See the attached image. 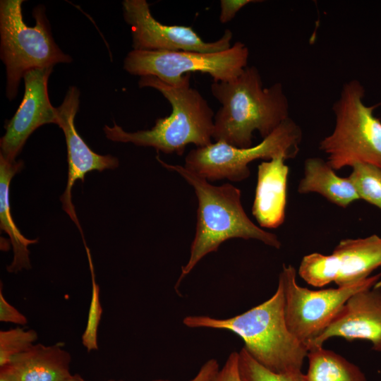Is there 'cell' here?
Wrapping results in <instances>:
<instances>
[{
	"label": "cell",
	"instance_id": "obj_22",
	"mask_svg": "<svg viewBox=\"0 0 381 381\" xmlns=\"http://www.w3.org/2000/svg\"><path fill=\"white\" fill-rule=\"evenodd\" d=\"M37 339L35 330L15 328L0 332V367L7 365L11 358L29 349Z\"/></svg>",
	"mask_w": 381,
	"mask_h": 381
},
{
	"label": "cell",
	"instance_id": "obj_8",
	"mask_svg": "<svg viewBox=\"0 0 381 381\" xmlns=\"http://www.w3.org/2000/svg\"><path fill=\"white\" fill-rule=\"evenodd\" d=\"M249 50L241 42L224 51L204 53L192 51L129 52L123 68L131 75H153L171 86L181 85L186 74H209L214 81H226L238 76L248 66Z\"/></svg>",
	"mask_w": 381,
	"mask_h": 381
},
{
	"label": "cell",
	"instance_id": "obj_2",
	"mask_svg": "<svg viewBox=\"0 0 381 381\" xmlns=\"http://www.w3.org/2000/svg\"><path fill=\"white\" fill-rule=\"evenodd\" d=\"M157 159L164 168L178 173L193 188L198 202L190 256L181 267L176 288L205 256L217 251L220 245L229 239H255L268 246L280 248L282 243L277 235L262 229L246 214L238 188L229 183L221 186L210 184L184 166L165 163L158 156Z\"/></svg>",
	"mask_w": 381,
	"mask_h": 381
},
{
	"label": "cell",
	"instance_id": "obj_5",
	"mask_svg": "<svg viewBox=\"0 0 381 381\" xmlns=\"http://www.w3.org/2000/svg\"><path fill=\"white\" fill-rule=\"evenodd\" d=\"M23 0L0 1L1 59L6 69V96L15 99L24 74L35 68L70 63L72 58L56 44L43 6L35 7L34 27L28 26L22 14Z\"/></svg>",
	"mask_w": 381,
	"mask_h": 381
},
{
	"label": "cell",
	"instance_id": "obj_7",
	"mask_svg": "<svg viewBox=\"0 0 381 381\" xmlns=\"http://www.w3.org/2000/svg\"><path fill=\"white\" fill-rule=\"evenodd\" d=\"M302 138L300 126L289 118L260 143L249 147L238 148L218 141L193 149L185 157L184 167L208 181H241L249 177L248 164L256 159L267 161L279 155L286 159L294 158Z\"/></svg>",
	"mask_w": 381,
	"mask_h": 381
},
{
	"label": "cell",
	"instance_id": "obj_10",
	"mask_svg": "<svg viewBox=\"0 0 381 381\" xmlns=\"http://www.w3.org/2000/svg\"><path fill=\"white\" fill-rule=\"evenodd\" d=\"M381 267V237L341 240L331 255L313 253L305 255L298 268L307 284L322 287L334 282L338 287L353 284L370 277Z\"/></svg>",
	"mask_w": 381,
	"mask_h": 381
},
{
	"label": "cell",
	"instance_id": "obj_13",
	"mask_svg": "<svg viewBox=\"0 0 381 381\" xmlns=\"http://www.w3.org/2000/svg\"><path fill=\"white\" fill-rule=\"evenodd\" d=\"M79 97V90L74 86L69 87L63 102L57 107V125L63 130L66 138L68 164L66 187L60 200L64 210L78 227L84 239L72 202L73 186L77 180L83 181L87 173L94 170L114 169L118 167L119 162L112 155H101L93 152L78 134L74 119L78 110Z\"/></svg>",
	"mask_w": 381,
	"mask_h": 381
},
{
	"label": "cell",
	"instance_id": "obj_12",
	"mask_svg": "<svg viewBox=\"0 0 381 381\" xmlns=\"http://www.w3.org/2000/svg\"><path fill=\"white\" fill-rule=\"evenodd\" d=\"M54 66L35 68L23 75L25 92L13 116L6 124V133L0 140V156L16 162L28 137L47 123L58 124L57 108L49 100L47 83Z\"/></svg>",
	"mask_w": 381,
	"mask_h": 381
},
{
	"label": "cell",
	"instance_id": "obj_24",
	"mask_svg": "<svg viewBox=\"0 0 381 381\" xmlns=\"http://www.w3.org/2000/svg\"><path fill=\"white\" fill-rule=\"evenodd\" d=\"M214 381H241L238 368V352L234 351L229 355Z\"/></svg>",
	"mask_w": 381,
	"mask_h": 381
},
{
	"label": "cell",
	"instance_id": "obj_26",
	"mask_svg": "<svg viewBox=\"0 0 381 381\" xmlns=\"http://www.w3.org/2000/svg\"><path fill=\"white\" fill-rule=\"evenodd\" d=\"M0 320L23 325L28 322L26 317L6 301L1 291V286L0 290Z\"/></svg>",
	"mask_w": 381,
	"mask_h": 381
},
{
	"label": "cell",
	"instance_id": "obj_27",
	"mask_svg": "<svg viewBox=\"0 0 381 381\" xmlns=\"http://www.w3.org/2000/svg\"><path fill=\"white\" fill-rule=\"evenodd\" d=\"M220 368L218 361L210 358L200 368L198 373L189 381H214ZM153 381H170L167 380H155Z\"/></svg>",
	"mask_w": 381,
	"mask_h": 381
},
{
	"label": "cell",
	"instance_id": "obj_23",
	"mask_svg": "<svg viewBox=\"0 0 381 381\" xmlns=\"http://www.w3.org/2000/svg\"><path fill=\"white\" fill-rule=\"evenodd\" d=\"M87 252L92 278V296L88 311L86 328L82 335V343L87 351L98 349L97 329L99 327L102 308L99 300V286L96 283L94 266L90 250L85 246Z\"/></svg>",
	"mask_w": 381,
	"mask_h": 381
},
{
	"label": "cell",
	"instance_id": "obj_18",
	"mask_svg": "<svg viewBox=\"0 0 381 381\" xmlns=\"http://www.w3.org/2000/svg\"><path fill=\"white\" fill-rule=\"evenodd\" d=\"M23 167L22 161L10 162L0 156V227L1 231L8 235L13 248V262L7 267V270L10 272H17L22 269H30V252L28 246L37 242V239H28L20 233L11 213L10 183L14 175L19 172Z\"/></svg>",
	"mask_w": 381,
	"mask_h": 381
},
{
	"label": "cell",
	"instance_id": "obj_20",
	"mask_svg": "<svg viewBox=\"0 0 381 381\" xmlns=\"http://www.w3.org/2000/svg\"><path fill=\"white\" fill-rule=\"evenodd\" d=\"M348 177L360 199L381 210V168L370 164H356Z\"/></svg>",
	"mask_w": 381,
	"mask_h": 381
},
{
	"label": "cell",
	"instance_id": "obj_29",
	"mask_svg": "<svg viewBox=\"0 0 381 381\" xmlns=\"http://www.w3.org/2000/svg\"><path fill=\"white\" fill-rule=\"evenodd\" d=\"M62 381H86L85 380H84L81 376H80L78 374H75V375H69L68 377H67L66 378H65L64 380H63ZM108 381H116V380H108ZM119 381H122V380H119Z\"/></svg>",
	"mask_w": 381,
	"mask_h": 381
},
{
	"label": "cell",
	"instance_id": "obj_21",
	"mask_svg": "<svg viewBox=\"0 0 381 381\" xmlns=\"http://www.w3.org/2000/svg\"><path fill=\"white\" fill-rule=\"evenodd\" d=\"M238 368L241 381H306L302 372L275 373L258 363L245 349L238 352Z\"/></svg>",
	"mask_w": 381,
	"mask_h": 381
},
{
	"label": "cell",
	"instance_id": "obj_11",
	"mask_svg": "<svg viewBox=\"0 0 381 381\" xmlns=\"http://www.w3.org/2000/svg\"><path fill=\"white\" fill-rule=\"evenodd\" d=\"M125 21L131 26L133 50L217 52L229 49L233 34L226 30L214 42H205L190 26L168 25L152 15L146 0L122 2Z\"/></svg>",
	"mask_w": 381,
	"mask_h": 381
},
{
	"label": "cell",
	"instance_id": "obj_9",
	"mask_svg": "<svg viewBox=\"0 0 381 381\" xmlns=\"http://www.w3.org/2000/svg\"><path fill=\"white\" fill-rule=\"evenodd\" d=\"M380 277L381 272L349 286L313 291L297 284L293 266L283 265L279 280L284 291V314L289 330L306 347L329 325L353 294L373 287Z\"/></svg>",
	"mask_w": 381,
	"mask_h": 381
},
{
	"label": "cell",
	"instance_id": "obj_19",
	"mask_svg": "<svg viewBox=\"0 0 381 381\" xmlns=\"http://www.w3.org/2000/svg\"><path fill=\"white\" fill-rule=\"evenodd\" d=\"M307 358L306 381H368L357 365L322 346L310 349Z\"/></svg>",
	"mask_w": 381,
	"mask_h": 381
},
{
	"label": "cell",
	"instance_id": "obj_3",
	"mask_svg": "<svg viewBox=\"0 0 381 381\" xmlns=\"http://www.w3.org/2000/svg\"><path fill=\"white\" fill-rule=\"evenodd\" d=\"M284 306V287L279 280L272 297L240 315L226 319L188 315L183 323L190 328L225 329L236 334L243 339L248 353L273 373L301 372L308 350L289 330Z\"/></svg>",
	"mask_w": 381,
	"mask_h": 381
},
{
	"label": "cell",
	"instance_id": "obj_28",
	"mask_svg": "<svg viewBox=\"0 0 381 381\" xmlns=\"http://www.w3.org/2000/svg\"><path fill=\"white\" fill-rule=\"evenodd\" d=\"M0 381H20L7 365L0 367Z\"/></svg>",
	"mask_w": 381,
	"mask_h": 381
},
{
	"label": "cell",
	"instance_id": "obj_25",
	"mask_svg": "<svg viewBox=\"0 0 381 381\" xmlns=\"http://www.w3.org/2000/svg\"><path fill=\"white\" fill-rule=\"evenodd\" d=\"M257 0H221L220 1V15L219 21L222 23H226L231 21L236 13L245 6L251 4L260 2Z\"/></svg>",
	"mask_w": 381,
	"mask_h": 381
},
{
	"label": "cell",
	"instance_id": "obj_16",
	"mask_svg": "<svg viewBox=\"0 0 381 381\" xmlns=\"http://www.w3.org/2000/svg\"><path fill=\"white\" fill-rule=\"evenodd\" d=\"M64 344H33L6 365L20 381H62L69 375L71 355Z\"/></svg>",
	"mask_w": 381,
	"mask_h": 381
},
{
	"label": "cell",
	"instance_id": "obj_6",
	"mask_svg": "<svg viewBox=\"0 0 381 381\" xmlns=\"http://www.w3.org/2000/svg\"><path fill=\"white\" fill-rule=\"evenodd\" d=\"M364 95L361 82L349 80L332 106L334 128L320 142L319 148L334 170L358 163L381 168V121L373 114L377 105L366 106Z\"/></svg>",
	"mask_w": 381,
	"mask_h": 381
},
{
	"label": "cell",
	"instance_id": "obj_14",
	"mask_svg": "<svg viewBox=\"0 0 381 381\" xmlns=\"http://www.w3.org/2000/svg\"><path fill=\"white\" fill-rule=\"evenodd\" d=\"M372 288L353 294L329 325L308 343V351L322 346L329 338L338 337L348 341H370L372 349L381 352V289Z\"/></svg>",
	"mask_w": 381,
	"mask_h": 381
},
{
	"label": "cell",
	"instance_id": "obj_15",
	"mask_svg": "<svg viewBox=\"0 0 381 381\" xmlns=\"http://www.w3.org/2000/svg\"><path fill=\"white\" fill-rule=\"evenodd\" d=\"M285 160L279 155L258 167L252 213L261 227L275 229L284 222L289 171Z\"/></svg>",
	"mask_w": 381,
	"mask_h": 381
},
{
	"label": "cell",
	"instance_id": "obj_4",
	"mask_svg": "<svg viewBox=\"0 0 381 381\" xmlns=\"http://www.w3.org/2000/svg\"><path fill=\"white\" fill-rule=\"evenodd\" d=\"M190 73L179 86L164 83L153 75L140 78L138 85L158 90L170 103L169 116L159 118L149 130L126 132L114 123L105 125L106 137L112 141L152 147L166 154L181 156L187 145L205 147L212 143L214 114L207 101L190 83Z\"/></svg>",
	"mask_w": 381,
	"mask_h": 381
},
{
	"label": "cell",
	"instance_id": "obj_1",
	"mask_svg": "<svg viewBox=\"0 0 381 381\" xmlns=\"http://www.w3.org/2000/svg\"><path fill=\"white\" fill-rule=\"evenodd\" d=\"M212 95L221 104L214 114L212 139L238 148L253 145V132L263 138L289 118V104L281 83L264 87L260 73L246 66L236 78L214 81Z\"/></svg>",
	"mask_w": 381,
	"mask_h": 381
},
{
	"label": "cell",
	"instance_id": "obj_17",
	"mask_svg": "<svg viewBox=\"0 0 381 381\" xmlns=\"http://www.w3.org/2000/svg\"><path fill=\"white\" fill-rule=\"evenodd\" d=\"M334 171L323 159H306L303 165V176L298 185V192L302 194L318 193L332 203L344 208L359 200L349 177H340Z\"/></svg>",
	"mask_w": 381,
	"mask_h": 381
}]
</instances>
